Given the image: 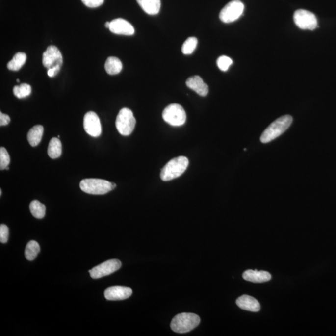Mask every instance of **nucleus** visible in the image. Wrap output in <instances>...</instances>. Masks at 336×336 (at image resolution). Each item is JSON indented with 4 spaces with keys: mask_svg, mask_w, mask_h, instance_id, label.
<instances>
[{
    "mask_svg": "<svg viewBox=\"0 0 336 336\" xmlns=\"http://www.w3.org/2000/svg\"><path fill=\"white\" fill-rule=\"evenodd\" d=\"M293 122L291 116H282L271 124L270 126L263 132L260 141L261 143H267L279 137L289 129Z\"/></svg>",
    "mask_w": 336,
    "mask_h": 336,
    "instance_id": "obj_1",
    "label": "nucleus"
},
{
    "mask_svg": "<svg viewBox=\"0 0 336 336\" xmlns=\"http://www.w3.org/2000/svg\"><path fill=\"white\" fill-rule=\"evenodd\" d=\"M200 321V317L198 315L183 312L174 317L171 323V328L175 333H186L195 329Z\"/></svg>",
    "mask_w": 336,
    "mask_h": 336,
    "instance_id": "obj_2",
    "label": "nucleus"
},
{
    "mask_svg": "<svg viewBox=\"0 0 336 336\" xmlns=\"http://www.w3.org/2000/svg\"><path fill=\"white\" fill-rule=\"evenodd\" d=\"M189 165V160L186 157L180 156L171 159L162 169L161 178L164 181H169L180 177Z\"/></svg>",
    "mask_w": 336,
    "mask_h": 336,
    "instance_id": "obj_3",
    "label": "nucleus"
},
{
    "mask_svg": "<svg viewBox=\"0 0 336 336\" xmlns=\"http://www.w3.org/2000/svg\"><path fill=\"white\" fill-rule=\"evenodd\" d=\"M117 186L114 183L101 179H84L81 181L80 187L85 193L93 195H103L112 191Z\"/></svg>",
    "mask_w": 336,
    "mask_h": 336,
    "instance_id": "obj_4",
    "label": "nucleus"
},
{
    "mask_svg": "<svg viewBox=\"0 0 336 336\" xmlns=\"http://www.w3.org/2000/svg\"><path fill=\"white\" fill-rule=\"evenodd\" d=\"M116 127L123 136H129L133 131L136 125V119L133 113L129 108L120 110L116 119Z\"/></svg>",
    "mask_w": 336,
    "mask_h": 336,
    "instance_id": "obj_5",
    "label": "nucleus"
},
{
    "mask_svg": "<svg viewBox=\"0 0 336 336\" xmlns=\"http://www.w3.org/2000/svg\"><path fill=\"white\" fill-rule=\"evenodd\" d=\"M163 119L168 124L174 127L184 125L186 121V113L182 106L177 103H173L164 109Z\"/></svg>",
    "mask_w": 336,
    "mask_h": 336,
    "instance_id": "obj_6",
    "label": "nucleus"
},
{
    "mask_svg": "<svg viewBox=\"0 0 336 336\" xmlns=\"http://www.w3.org/2000/svg\"><path fill=\"white\" fill-rule=\"evenodd\" d=\"M244 4L240 0H233L227 4L219 14L220 20L225 23L235 22L242 15Z\"/></svg>",
    "mask_w": 336,
    "mask_h": 336,
    "instance_id": "obj_7",
    "label": "nucleus"
},
{
    "mask_svg": "<svg viewBox=\"0 0 336 336\" xmlns=\"http://www.w3.org/2000/svg\"><path fill=\"white\" fill-rule=\"evenodd\" d=\"M63 58L61 52L54 46H50L43 55V66L48 69H53L57 74L61 70Z\"/></svg>",
    "mask_w": 336,
    "mask_h": 336,
    "instance_id": "obj_8",
    "label": "nucleus"
},
{
    "mask_svg": "<svg viewBox=\"0 0 336 336\" xmlns=\"http://www.w3.org/2000/svg\"><path fill=\"white\" fill-rule=\"evenodd\" d=\"M122 266L121 261L117 259H109L105 262L100 264L99 265L96 266L91 270H89L90 277L94 279H101L102 277H105L116 271L119 270Z\"/></svg>",
    "mask_w": 336,
    "mask_h": 336,
    "instance_id": "obj_9",
    "label": "nucleus"
},
{
    "mask_svg": "<svg viewBox=\"0 0 336 336\" xmlns=\"http://www.w3.org/2000/svg\"><path fill=\"white\" fill-rule=\"evenodd\" d=\"M294 21L299 28L314 30L317 27V20L314 14L305 10H298L294 14Z\"/></svg>",
    "mask_w": 336,
    "mask_h": 336,
    "instance_id": "obj_10",
    "label": "nucleus"
},
{
    "mask_svg": "<svg viewBox=\"0 0 336 336\" xmlns=\"http://www.w3.org/2000/svg\"><path fill=\"white\" fill-rule=\"evenodd\" d=\"M83 128L92 137H99L102 133V125L98 115L94 112H89L83 118Z\"/></svg>",
    "mask_w": 336,
    "mask_h": 336,
    "instance_id": "obj_11",
    "label": "nucleus"
},
{
    "mask_svg": "<svg viewBox=\"0 0 336 336\" xmlns=\"http://www.w3.org/2000/svg\"><path fill=\"white\" fill-rule=\"evenodd\" d=\"M109 29L113 33L119 35L131 36L134 33L133 26L127 20L122 18H117L110 22Z\"/></svg>",
    "mask_w": 336,
    "mask_h": 336,
    "instance_id": "obj_12",
    "label": "nucleus"
},
{
    "mask_svg": "<svg viewBox=\"0 0 336 336\" xmlns=\"http://www.w3.org/2000/svg\"><path fill=\"white\" fill-rule=\"evenodd\" d=\"M132 289L124 286H113L106 289L104 295L107 300H124L130 297Z\"/></svg>",
    "mask_w": 336,
    "mask_h": 336,
    "instance_id": "obj_13",
    "label": "nucleus"
},
{
    "mask_svg": "<svg viewBox=\"0 0 336 336\" xmlns=\"http://www.w3.org/2000/svg\"><path fill=\"white\" fill-rule=\"evenodd\" d=\"M243 279L250 282L260 284L270 281L272 279L270 273L265 271L248 270L243 273Z\"/></svg>",
    "mask_w": 336,
    "mask_h": 336,
    "instance_id": "obj_14",
    "label": "nucleus"
},
{
    "mask_svg": "<svg viewBox=\"0 0 336 336\" xmlns=\"http://www.w3.org/2000/svg\"><path fill=\"white\" fill-rule=\"evenodd\" d=\"M186 85L200 96L205 97L208 94V85L206 84L202 78L198 76L189 78L186 80Z\"/></svg>",
    "mask_w": 336,
    "mask_h": 336,
    "instance_id": "obj_15",
    "label": "nucleus"
},
{
    "mask_svg": "<svg viewBox=\"0 0 336 336\" xmlns=\"http://www.w3.org/2000/svg\"><path fill=\"white\" fill-rule=\"evenodd\" d=\"M238 307L243 310L252 312H258L260 310V305L256 298L249 295H242L236 301Z\"/></svg>",
    "mask_w": 336,
    "mask_h": 336,
    "instance_id": "obj_16",
    "label": "nucleus"
},
{
    "mask_svg": "<svg viewBox=\"0 0 336 336\" xmlns=\"http://www.w3.org/2000/svg\"><path fill=\"white\" fill-rule=\"evenodd\" d=\"M136 1L148 15H157L160 10L161 0H136Z\"/></svg>",
    "mask_w": 336,
    "mask_h": 336,
    "instance_id": "obj_17",
    "label": "nucleus"
},
{
    "mask_svg": "<svg viewBox=\"0 0 336 336\" xmlns=\"http://www.w3.org/2000/svg\"><path fill=\"white\" fill-rule=\"evenodd\" d=\"M44 128L42 125H36L30 129L27 133V141L32 147H36L40 143L43 138Z\"/></svg>",
    "mask_w": 336,
    "mask_h": 336,
    "instance_id": "obj_18",
    "label": "nucleus"
},
{
    "mask_svg": "<svg viewBox=\"0 0 336 336\" xmlns=\"http://www.w3.org/2000/svg\"><path fill=\"white\" fill-rule=\"evenodd\" d=\"M123 65L119 58L109 57L105 62V69L110 75H116L122 70Z\"/></svg>",
    "mask_w": 336,
    "mask_h": 336,
    "instance_id": "obj_19",
    "label": "nucleus"
},
{
    "mask_svg": "<svg viewBox=\"0 0 336 336\" xmlns=\"http://www.w3.org/2000/svg\"><path fill=\"white\" fill-rule=\"evenodd\" d=\"M49 156L52 159H56L62 154V143L58 138H52L49 143L48 148Z\"/></svg>",
    "mask_w": 336,
    "mask_h": 336,
    "instance_id": "obj_20",
    "label": "nucleus"
},
{
    "mask_svg": "<svg viewBox=\"0 0 336 336\" xmlns=\"http://www.w3.org/2000/svg\"><path fill=\"white\" fill-rule=\"evenodd\" d=\"M26 54L24 52H18L14 55L12 60L8 62L7 67L9 70L19 71L26 61Z\"/></svg>",
    "mask_w": 336,
    "mask_h": 336,
    "instance_id": "obj_21",
    "label": "nucleus"
},
{
    "mask_svg": "<svg viewBox=\"0 0 336 336\" xmlns=\"http://www.w3.org/2000/svg\"><path fill=\"white\" fill-rule=\"evenodd\" d=\"M39 252H40V247L39 243L34 240L30 241L25 249V257L27 260H34L38 256Z\"/></svg>",
    "mask_w": 336,
    "mask_h": 336,
    "instance_id": "obj_22",
    "label": "nucleus"
},
{
    "mask_svg": "<svg viewBox=\"0 0 336 336\" xmlns=\"http://www.w3.org/2000/svg\"><path fill=\"white\" fill-rule=\"evenodd\" d=\"M31 214L36 219H43L46 214V206L38 200L32 201L29 205Z\"/></svg>",
    "mask_w": 336,
    "mask_h": 336,
    "instance_id": "obj_23",
    "label": "nucleus"
},
{
    "mask_svg": "<svg viewBox=\"0 0 336 336\" xmlns=\"http://www.w3.org/2000/svg\"><path fill=\"white\" fill-rule=\"evenodd\" d=\"M31 87L27 83H22L16 85L13 88V94L18 99H23L28 97L31 94Z\"/></svg>",
    "mask_w": 336,
    "mask_h": 336,
    "instance_id": "obj_24",
    "label": "nucleus"
},
{
    "mask_svg": "<svg viewBox=\"0 0 336 336\" xmlns=\"http://www.w3.org/2000/svg\"><path fill=\"white\" fill-rule=\"evenodd\" d=\"M198 45V39L195 37L187 38L182 46V52L185 55L191 54Z\"/></svg>",
    "mask_w": 336,
    "mask_h": 336,
    "instance_id": "obj_25",
    "label": "nucleus"
},
{
    "mask_svg": "<svg viewBox=\"0 0 336 336\" xmlns=\"http://www.w3.org/2000/svg\"><path fill=\"white\" fill-rule=\"evenodd\" d=\"M10 163V157L4 147L0 148V170H4Z\"/></svg>",
    "mask_w": 336,
    "mask_h": 336,
    "instance_id": "obj_26",
    "label": "nucleus"
},
{
    "mask_svg": "<svg viewBox=\"0 0 336 336\" xmlns=\"http://www.w3.org/2000/svg\"><path fill=\"white\" fill-rule=\"evenodd\" d=\"M233 60L230 57L226 55H222L218 58L217 64L220 70L225 72L228 70L229 67L233 64Z\"/></svg>",
    "mask_w": 336,
    "mask_h": 336,
    "instance_id": "obj_27",
    "label": "nucleus"
},
{
    "mask_svg": "<svg viewBox=\"0 0 336 336\" xmlns=\"http://www.w3.org/2000/svg\"><path fill=\"white\" fill-rule=\"evenodd\" d=\"M9 237V229L4 224L0 226V242L6 243L8 242Z\"/></svg>",
    "mask_w": 336,
    "mask_h": 336,
    "instance_id": "obj_28",
    "label": "nucleus"
},
{
    "mask_svg": "<svg viewBox=\"0 0 336 336\" xmlns=\"http://www.w3.org/2000/svg\"><path fill=\"white\" fill-rule=\"evenodd\" d=\"M89 8H97L103 3L104 0H81Z\"/></svg>",
    "mask_w": 336,
    "mask_h": 336,
    "instance_id": "obj_29",
    "label": "nucleus"
},
{
    "mask_svg": "<svg viewBox=\"0 0 336 336\" xmlns=\"http://www.w3.org/2000/svg\"><path fill=\"white\" fill-rule=\"evenodd\" d=\"M10 122V117L8 115L4 114L0 112V125L1 126H6Z\"/></svg>",
    "mask_w": 336,
    "mask_h": 336,
    "instance_id": "obj_30",
    "label": "nucleus"
},
{
    "mask_svg": "<svg viewBox=\"0 0 336 336\" xmlns=\"http://www.w3.org/2000/svg\"><path fill=\"white\" fill-rule=\"evenodd\" d=\"M48 75L49 77L53 78L57 75L56 72L55 71L54 69H50L48 70Z\"/></svg>",
    "mask_w": 336,
    "mask_h": 336,
    "instance_id": "obj_31",
    "label": "nucleus"
},
{
    "mask_svg": "<svg viewBox=\"0 0 336 336\" xmlns=\"http://www.w3.org/2000/svg\"><path fill=\"white\" fill-rule=\"evenodd\" d=\"M110 22H106L105 23V26L106 27V28L109 29V27H110Z\"/></svg>",
    "mask_w": 336,
    "mask_h": 336,
    "instance_id": "obj_32",
    "label": "nucleus"
},
{
    "mask_svg": "<svg viewBox=\"0 0 336 336\" xmlns=\"http://www.w3.org/2000/svg\"><path fill=\"white\" fill-rule=\"evenodd\" d=\"M1 195H2V191L1 189V190H0V196H1Z\"/></svg>",
    "mask_w": 336,
    "mask_h": 336,
    "instance_id": "obj_33",
    "label": "nucleus"
},
{
    "mask_svg": "<svg viewBox=\"0 0 336 336\" xmlns=\"http://www.w3.org/2000/svg\"><path fill=\"white\" fill-rule=\"evenodd\" d=\"M16 82H20V80H19V79H17V80H16Z\"/></svg>",
    "mask_w": 336,
    "mask_h": 336,
    "instance_id": "obj_34",
    "label": "nucleus"
},
{
    "mask_svg": "<svg viewBox=\"0 0 336 336\" xmlns=\"http://www.w3.org/2000/svg\"><path fill=\"white\" fill-rule=\"evenodd\" d=\"M5 170H9V168H8V167H7V168L5 169Z\"/></svg>",
    "mask_w": 336,
    "mask_h": 336,
    "instance_id": "obj_35",
    "label": "nucleus"
}]
</instances>
